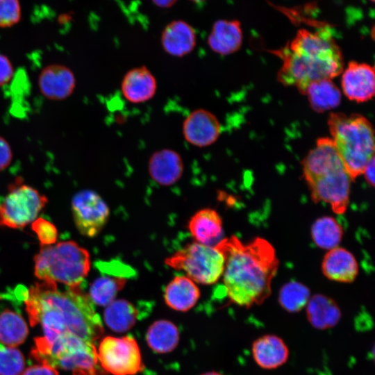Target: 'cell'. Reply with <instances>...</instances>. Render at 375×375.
Instances as JSON below:
<instances>
[{"label": "cell", "instance_id": "obj_32", "mask_svg": "<svg viewBox=\"0 0 375 375\" xmlns=\"http://www.w3.org/2000/svg\"><path fill=\"white\" fill-rule=\"evenodd\" d=\"M22 18L19 0H0V28H10Z\"/></svg>", "mask_w": 375, "mask_h": 375}, {"label": "cell", "instance_id": "obj_13", "mask_svg": "<svg viewBox=\"0 0 375 375\" xmlns=\"http://www.w3.org/2000/svg\"><path fill=\"white\" fill-rule=\"evenodd\" d=\"M40 93L51 101L69 97L76 88V80L72 70L61 64H50L40 71L38 78Z\"/></svg>", "mask_w": 375, "mask_h": 375}, {"label": "cell", "instance_id": "obj_3", "mask_svg": "<svg viewBox=\"0 0 375 375\" xmlns=\"http://www.w3.org/2000/svg\"><path fill=\"white\" fill-rule=\"evenodd\" d=\"M273 53L282 60L278 81L283 85L294 86L303 94L310 83L332 79L344 68L340 48L325 29H299L290 42Z\"/></svg>", "mask_w": 375, "mask_h": 375}, {"label": "cell", "instance_id": "obj_35", "mask_svg": "<svg viewBox=\"0 0 375 375\" xmlns=\"http://www.w3.org/2000/svg\"><path fill=\"white\" fill-rule=\"evenodd\" d=\"M13 152L9 142L0 135V172L3 171L12 162Z\"/></svg>", "mask_w": 375, "mask_h": 375}, {"label": "cell", "instance_id": "obj_38", "mask_svg": "<svg viewBox=\"0 0 375 375\" xmlns=\"http://www.w3.org/2000/svg\"><path fill=\"white\" fill-rule=\"evenodd\" d=\"M153 3L162 8H167L172 6L177 0H152Z\"/></svg>", "mask_w": 375, "mask_h": 375}, {"label": "cell", "instance_id": "obj_8", "mask_svg": "<svg viewBox=\"0 0 375 375\" xmlns=\"http://www.w3.org/2000/svg\"><path fill=\"white\" fill-rule=\"evenodd\" d=\"M169 267L183 271L195 283L210 285L222 276L224 258L215 247L197 242L187 245L165 259Z\"/></svg>", "mask_w": 375, "mask_h": 375}, {"label": "cell", "instance_id": "obj_37", "mask_svg": "<svg viewBox=\"0 0 375 375\" xmlns=\"http://www.w3.org/2000/svg\"><path fill=\"white\" fill-rule=\"evenodd\" d=\"M374 156L366 164L362 174L367 182L372 187L374 186Z\"/></svg>", "mask_w": 375, "mask_h": 375}, {"label": "cell", "instance_id": "obj_25", "mask_svg": "<svg viewBox=\"0 0 375 375\" xmlns=\"http://www.w3.org/2000/svg\"><path fill=\"white\" fill-rule=\"evenodd\" d=\"M146 340L148 346L158 353L173 351L179 342V332L176 326L166 319L154 322L148 328Z\"/></svg>", "mask_w": 375, "mask_h": 375}, {"label": "cell", "instance_id": "obj_29", "mask_svg": "<svg viewBox=\"0 0 375 375\" xmlns=\"http://www.w3.org/2000/svg\"><path fill=\"white\" fill-rule=\"evenodd\" d=\"M126 279L122 276L105 275L97 278L91 285L89 297L92 303L107 306L114 301L117 293L123 289Z\"/></svg>", "mask_w": 375, "mask_h": 375}, {"label": "cell", "instance_id": "obj_41", "mask_svg": "<svg viewBox=\"0 0 375 375\" xmlns=\"http://www.w3.org/2000/svg\"><path fill=\"white\" fill-rule=\"evenodd\" d=\"M370 1H371L372 2V3H374V0H370Z\"/></svg>", "mask_w": 375, "mask_h": 375}, {"label": "cell", "instance_id": "obj_16", "mask_svg": "<svg viewBox=\"0 0 375 375\" xmlns=\"http://www.w3.org/2000/svg\"><path fill=\"white\" fill-rule=\"evenodd\" d=\"M184 163L174 149L162 148L154 151L148 160V172L151 179L162 186H170L183 176Z\"/></svg>", "mask_w": 375, "mask_h": 375}, {"label": "cell", "instance_id": "obj_14", "mask_svg": "<svg viewBox=\"0 0 375 375\" xmlns=\"http://www.w3.org/2000/svg\"><path fill=\"white\" fill-rule=\"evenodd\" d=\"M341 85L344 95L357 103L365 102L374 95V69L367 63L351 61L343 72Z\"/></svg>", "mask_w": 375, "mask_h": 375}, {"label": "cell", "instance_id": "obj_11", "mask_svg": "<svg viewBox=\"0 0 375 375\" xmlns=\"http://www.w3.org/2000/svg\"><path fill=\"white\" fill-rule=\"evenodd\" d=\"M72 211L77 230L88 238L101 232L110 215L109 208L103 199L89 190L80 191L74 196Z\"/></svg>", "mask_w": 375, "mask_h": 375}, {"label": "cell", "instance_id": "obj_17", "mask_svg": "<svg viewBox=\"0 0 375 375\" xmlns=\"http://www.w3.org/2000/svg\"><path fill=\"white\" fill-rule=\"evenodd\" d=\"M197 42L195 30L183 20L171 22L165 27L160 36L164 51L176 58H182L192 53Z\"/></svg>", "mask_w": 375, "mask_h": 375}, {"label": "cell", "instance_id": "obj_34", "mask_svg": "<svg viewBox=\"0 0 375 375\" xmlns=\"http://www.w3.org/2000/svg\"><path fill=\"white\" fill-rule=\"evenodd\" d=\"M14 75V67L10 60L0 53V87L7 85Z\"/></svg>", "mask_w": 375, "mask_h": 375}, {"label": "cell", "instance_id": "obj_20", "mask_svg": "<svg viewBox=\"0 0 375 375\" xmlns=\"http://www.w3.org/2000/svg\"><path fill=\"white\" fill-rule=\"evenodd\" d=\"M322 269L325 276L330 280L351 283L358 275V265L351 253L337 247L330 249L325 255Z\"/></svg>", "mask_w": 375, "mask_h": 375}, {"label": "cell", "instance_id": "obj_2", "mask_svg": "<svg viewBox=\"0 0 375 375\" xmlns=\"http://www.w3.org/2000/svg\"><path fill=\"white\" fill-rule=\"evenodd\" d=\"M215 247L224 258L223 281L231 301L246 308L262 303L271 294L279 263L272 245L261 238L244 244L231 236Z\"/></svg>", "mask_w": 375, "mask_h": 375}, {"label": "cell", "instance_id": "obj_18", "mask_svg": "<svg viewBox=\"0 0 375 375\" xmlns=\"http://www.w3.org/2000/svg\"><path fill=\"white\" fill-rule=\"evenodd\" d=\"M242 41L241 24L236 19L216 21L207 40L210 49L221 56H228L238 51Z\"/></svg>", "mask_w": 375, "mask_h": 375}, {"label": "cell", "instance_id": "obj_7", "mask_svg": "<svg viewBox=\"0 0 375 375\" xmlns=\"http://www.w3.org/2000/svg\"><path fill=\"white\" fill-rule=\"evenodd\" d=\"M35 341L31 354L40 363L71 371L73 375H97L99 361L93 343L68 333Z\"/></svg>", "mask_w": 375, "mask_h": 375}, {"label": "cell", "instance_id": "obj_10", "mask_svg": "<svg viewBox=\"0 0 375 375\" xmlns=\"http://www.w3.org/2000/svg\"><path fill=\"white\" fill-rule=\"evenodd\" d=\"M102 368L112 375H135L144 369L138 342L132 336H106L97 353Z\"/></svg>", "mask_w": 375, "mask_h": 375}, {"label": "cell", "instance_id": "obj_5", "mask_svg": "<svg viewBox=\"0 0 375 375\" xmlns=\"http://www.w3.org/2000/svg\"><path fill=\"white\" fill-rule=\"evenodd\" d=\"M328 126L331 139L353 181L362 174L366 164L374 156L372 125L360 114L331 112Z\"/></svg>", "mask_w": 375, "mask_h": 375}, {"label": "cell", "instance_id": "obj_4", "mask_svg": "<svg viewBox=\"0 0 375 375\" xmlns=\"http://www.w3.org/2000/svg\"><path fill=\"white\" fill-rule=\"evenodd\" d=\"M303 176L315 203L331 205L337 214L348 206L352 181L331 138H320L303 162Z\"/></svg>", "mask_w": 375, "mask_h": 375}, {"label": "cell", "instance_id": "obj_33", "mask_svg": "<svg viewBox=\"0 0 375 375\" xmlns=\"http://www.w3.org/2000/svg\"><path fill=\"white\" fill-rule=\"evenodd\" d=\"M32 229L35 233L42 246L50 245L56 242L58 231L49 221L37 218L32 223Z\"/></svg>", "mask_w": 375, "mask_h": 375}, {"label": "cell", "instance_id": "obj_28", "mask_svg": "<svg viewBox=\"0 0 375 375\" xmlns=\"http://www.w3.org/2000/svg\"><path fill=\"white\" fill-rule=\"evenodd\" d=\"M343 235L342 226L332 217H322L317 219L312 228V238L317 246L332 249L338 246Z\"/></svg>", "mask_w": 375, "mask_h": 375}, {"label": "cell", "instance_id": "obj_40", "mask_svg": "<svg viewBox=\"0 0 375 375\" xmlns=\"http://www.w3.org/2000/svg\"><path fill=\"white\" fill-rule=\"evenodd\" d=\"M190 1L196 3H200L206 1V0H190Z\"/></svg>", "mask_w": 375, "mask_h": 375}, {"label": "cell", "instance_id": "obj_15", "mask_svg": "<svg viewBox=\"0 0 375 375\" xmlns=\"http://www.w3.org/2000/svg\"><path fill=\"white\" fill-rule=\"evenodd\" d=\"M157 80L145 65L135 67L124 75L120 85L123 97L133 104L143 103L153 99L157 92Z\"/></svg>", "mask_w": 375, "mask_h": 375}, {"label": "cell", "instance_id": "obj_26", "mask_svg": "<svg viewBox=\"0 0 375 375\" xmlns=\"http://www.w3.org/2000/svg\"><path fill=\"white\" fill-rule=\"evenodd\" d=\"M138 315V310L132 303L125 299H117L107 306L103 319L109 328L123 333L135 325Z\"/></svg>", "mask_w": 375, "mask_h": 375}, {"label": "cell", "instance_id": "obj_1", "mask_svg": "<svg viewBox=\"0 0 375 375\" xmlns=\"http://www.w3.org/2000/svg\"><path fill=\"white\" fill-rule=\"evenodd\" d=\"M25 306L31 325L40 324L47 339L68 333L94 344L103 335L100 316L79 288L61 291L56 283L41 281L28 291Z\"/></svg>", "mask_w": 375, "mask_h": 375}, {"label": "cell", "instance_id": "obj_36", "mask_svg": "<svg viewBox=\"0 0 375 375\" xmlns=\"http://www.w3.org/2000/svg\"><path fill=\"white\" fill-rule=\"evenodd\" d=\"M22 375H59L56 368L47 364L40 363L26 368Z\"/></svg>", "mask_w": 375, "mask_h": 375}, {"label": "cell", "instance_id": "obj_31", "mask_svg": "<svg viewBox=\"0 0 375 375\" xmlns=\"http://www.w3.org/2000/svg\"><path fill=\"white\" fill-rule=\"evenodd\" d=\"M25 367L22 353L0 343V375H21Z\"/></svg>", "mask_w": 375, "mask_h": 375}, {"label": "cell", "instance_id": "obj_21", "mask_svg": "<svg viewBox=\"0 0 375 375\" xmlns=\"http://www.w3.org/2000/svg\"><path fill=\"white\" fill-rule=\"evenodd\" d=\"M188 229L197 242L212 246L222 235V220L215 210L203 208L192 216Z\"/></svg>", "mask_w": 375, "mask_h": 375}, {"label": "cell", "instance_id": "obj_6", "mask_svg": "<svg viewBox=\"0 0 375 375\" xmlns=\"http://www.w3.org/2000/svg\"><path fill=\"white\" fill-rule=\"evenodd\" d=\"M89 252L68 240L42 246L34 257V274L40 281L79 288L90 269Z\"/></svg>", "mask_w": 375, "mask_h": 375}, {"label": "cell", "instance_id": "obj_22", "mask_svg": "<svg viewBox=\"0 0 375 375\" xmlns=\"http://www.w3.org/2000/svg\"><path fill=\"white\" fill-rule=\"evenodd\" d=\"M200 297L199 288L186 276H177L167 285L165 303L172 309L186 312L194 306Z\"/></svg>", "mask_w": 375, "mask_h": 375}, {"label": "cell", "instance_id": "obj_9", "mask_svg": "<svg viewBox=\"0 0 375 375\" xmlns=\"http://www.w3.org/2000/svg\"><path fill=\"white\" fill-rule=\"evenodd\" d=\"M47 201V197L38 190L16 181L0 200V226L24 228L37 219Z\"/></svg>", "mask_w": 375, "mask_h": 375}, {"label": "cell", "instance_id": "obj_12", "mask_svg": "<svg viewBox=\"0 0 375 375\" xmlns=\"http://www.w3.org/2000/svg\"><path fill=\"white\" fill-rule=\"evenodd\" d=\"M222 126L217 116L205 108L191 111L182 124V134L190 144L204 148L213 144L219 138Z\"/></svg>", "mask_w": 375, "mask_h": 375}, {"label": "cell", "instance_id": "obj_27", "mask_svg": "<svg viewBox=\"0 0 375 375\" xmlns=\"http://www.w3.org/2000/svg\"><path fill=\"white\" fill-rule=\"evenodd\" d=\"M28 333L27 324L19 314L8 308L0 313V343L17 347L25 341Z\"/></svg>", "mask_w": 375, "mask_h": 375}, {"label": "cell", "instance_id": "obj_42", "mask_svg": "<svg viewBox=\"0 0 375 375\" xmlns=\"http://www.w3.org/2000/svg\"><path fill=\"white\" fill-rule=\"evenodd\" d=\"M1 299V298L0 297V300Z\"/></svg>", "mask_w": 375, "mask_h": 375}, {"label": "cell", "instance_id": "obj_19", "mask_svg": "<svg viewBox=\"0 0 375 375\" xmlns=\"http://www.w3.org/2000/svg\"><path fill=\"white\" fill-rule=\"evenodd\" d=\"M289 349L283 340L275 335H265L252 344V356L256 364L265 369H276L289 357Z\"/></svg>", "mask_w": 375, "mask_h": 375}, {"label": "cell", "instance_id": "obj_30", "mask_svg": "<svg viewBox=\"0 0 375 375\" xmlns=\"http://www.w3.org/2000/svg\"><path fill=\"white\" fill-rule=\"evenodd\" d=\"M309 299V289L302 283L294 281L284 285L278 296L281 307L289 312L300 311L307 305Z\"/></svg>", "mask_w": 375, "mask_h": 375}, {"label": "cell", "instance_id": "obj_39", "mask_svg": "<svg viewBox=\"0 0 375 375\" xmlns=\"http://www.w3.org/2000/svg\"><path fill=\"white\" fill-rule=\"evenodd\" d=\"M201 375H223V374L215 372H206L205 374H203Z\"/></svg>", "mask_w": 375, "mask_h": 375}, {"label": "cell", "instance_id": "obj_23", "mask_svg": "<svg viewBox=\"0 0 375 375\" xmlns=\"http://www.w3.org/2000/svg\"><path fill=\"white\" fill-rule=\"evenodd\" d=\"M306 315L314 328L325 330L338 324L341 319V311L332 299L316 294L307 303Z\"/></svg>", "mask_w": 375, "mask_h": 375}, {"label": "cell", "instance_id": "obj_24", "mask_svg": "<svg viewBox=\"0 0 375 375\" xmlns=\"http://www.w3.org/2000/svg\"><path fill=\"white\" fill-rule=\"evenodd\" d=\"M304 95L311 108L317 112L333 109L339 106L342 94L340 89L332 79H322L310 83Z\"/></svg>", "mask_w": 375, "mask_h": 375}]
</instances>
